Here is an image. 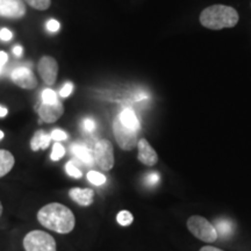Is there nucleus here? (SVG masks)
<instances>
[{
	"mask_svg": "<svg viewBox=\"0 0 251 251\" xmlns=\"http://www.w3.org/2000/svg\"><path fill=\"white\" fill-rule=\"evenodd\" d=\"M87 179H89L90 183L97 185V186H100V185L106 183V177L98 171H90L87 174Z\"/></svg>",
	"mask_w": 251,
	"mask_h": 251,
	"instance_id": "19",
	"label": "nucleus"
},
{
	"mask_svg": "<svg viewBox=\"0 0 251 251\" xmlns=\"http://www.w3.org/2000/svg\"><path fill=\"white\" fill-rule=\"evenodd\" d=\"M4 136H5V134L2 133L1 130H0V140H2V139H4Z\"/></svg>",
	"mask_w": 251,
	"mask_h": 251,
	"instance_id": "33",
	"label": "nucleus"
},
{
	"mask_svg": "<svg viewBox=\"0 0 251 251\" xmlns=\"http://www.w3.org/2000/svg\"><path fill=\"white\" fill-rule=\"evenodd\" d=\"M119 120L121 121V124L126 126V127L130 128V129H133L135 131H139L140 128H141V124L139 121V119H137L136 114H135V112L133 109L130 108H126L122 111L120 114L118 115Z\"/></svg>",
	"mask_w": 251,
	"mask_h": 251,
	"instance_id": "13",
	"label": "nucleus"
},
{
	"mask_svg": "<svg viewBox=\"0 0 251 251\" xmlns=\"http://www.w3.org/2000/svg\"><path fill=\"white\" fill-rule=\"evenodd\" d=\"M26 14L24 0H0V17L20 19Z\"/></svg>",
	"mask_w": 251,
	"mask_h": 251,
	"instance_id": "9",
	"label": "nucleus"
},
{
	"mask_svg": "<svg viewBox=\"0 0 251 251\" xmlns=\"http://www.w3.org/2000/svg\"><path fill=\"white\" fill-rule=\"evenodd\" d=\"M30 7L39 9V11H46L51 5V0H24Z\"/></svg>",
	"mask_w": 251,
	"mask_h": 251,
	"instance_id": "18",
	"label": "nucleus"
},
{
	"mask_svg": "<svg viewBox=\"0 0 251 251\" xmlns=\"http://www.w3.org/2000/svg\"><path fill=\"white\" fill-rule=\"evenodd\" d=\"M200 23L209 29H224L231 28L238 23V14L235 8L225 5L209 6L202 11Z\"/></svg>",
	"mask_w": 251,
	"mask_h": 251,
	"instance_id": "2",
	"label": "nucleus"
},
{
	"mask_svg": "<svg viewBox=\"0 0 251 251\" xmlns=\"http://www.w3.org/2000/svg\"><path fill=\"white\" fill-rule=\"evenodd\" d=\"M51 142V136L46 134L43 130H39L34 134L33 139L30 140V148L33 151H37L40 149H47Z\"/></svg>",
	"mask_w": 251,
	"mask_h": 251,
	"instance_id": "15",
	"label": "nucleus"
},
{
	"mask_svg": "<svg viewBox=\"0 0 251 251\" xmlns=\"http://www.w3.org/2000/svg\"><path fill=\"white\" fill-rule=\"evenodd\" d=\"M12 80L15 85L25 90H34L37 86V79L29 68L18 67L12 71Z\"/></svg>",
	"mask_w": 251,
	"mask_h": 251,
	"instance_id": "8",
	"label": "nucleus"
},
{
	"mask_svg": "<svg viewBox=\"0 0 251 251\" xmlns=\"http://www.w3.org/2000/svg\"><path fill=\"white\" fill-rule=\"evenodd\" d=\"M1 71H2V68H1V67H0V74H1Z\"/></svg>",
	"mask_w": 251,
	"mask_h": 251,
	"instance_id": "35",
	"label": "nucleus"
},
{
	"mask_svg": "<svg viewBox=\"0 0 251 251\" xmlns=\"http://www.w3.org/2000/svg\"><path fill=\"white\" fill-rule=\"evenodd\" d=\"M7 113H8V109L4 107V106L0 105V118H5L6 115H7Z\"/></svg>",
	"mask_w": 251,
	"mask_h": 251,
	"instance_id": "32",
	"label": "nucleus"
},
{
	"mask_svg": "<svg viewBox=\"0 0 251 251\" xmlns=\"http://www.w3.org/2000/svg\"><path fill=\"white\" fill-rule=\"evenodd\" d=\"M40 119L47 124H52L57 121L64 113V106L61 101H56L55 103H45L42 102L39 107Z\"/></svg>",
	"mask_w": 251,
	"mask_h": 251,
	"instance_id": "10",
	"label": "nucleus"
},
{
	"mask_svg": "<svg viewBox=\"0 0 251 251\" xmlns=\"http://www.w3.org/2000/svg\"><path fill=\"white\" fill-rule=\"evenodd\" d=\"M15 163L14 156L8 150L0 149V178L11 172Z\"/></svg>",
	"mask_w": 251,
	"mask_h": 251,
	"instance_id": "16",
	"label": "nucleus"
},
{
	"mask_svg": "<svg viewBox=\"0 0 251 251\" xmlns=\"http://www.w3.org/2000/svg\"><path fill=\"white\" fill-rule=\"evenodd\" d=\"M12 37H13V34L7 28H1L0 29V40L4 41V42H8V41L12 40Z\"/></svg>",
	"mask_w": 251,
	"mask_h": 251,
	"instance_id": "26",
	"label": "nucleus"
},
{
	"mask_svg": "<svg viewBox=\"0 0 251 251\" xmlns=\"http://www.w3.org/2000/svg\"><path fill=\"white\" fill-rule=\"evenodd\" d=\"M37 220L43 227L58 234H69L76 226V218L69 207L59 202L43 206L37 212Z\"/></svg>",
	"mask_w": 251,
	"mask_h": 251,
	"instance_id": "1",
	"label": "nucleus"
},
{
	"mask_svg": "<svg viewBox=\"0 0 251 251\" xmlns=\"http://www.w3.org/2000/svg\"><path fill=\"white\" fill-rule=\"evenodd\" d=\"M50 136H51V140L56 141V142H61V141L68 139L67 133L61 129H54L51 131V134H50Z\"/></svg>",
	"mask_w": 251,
	"mask_h": 251,
	"instance_id": "23",
	"label": "nucleus"
},
{
	"mask_svg": "<svg viewBox=\"0 0 251 251\" xmlns=\"http://www.w3.org/2000/svg\"><path fill=\"white\" fill-rule=\"evenodd\" d=\"M26 251H56V241L51 235L43 230H31L24 238Z\"/></svg>",
	"mask_w": 251,
	"mask_h": 251,
	"instance_id": "4",
	"label": "nucleus"
},
{
	"mask_svg": "<svg viewBox=\"0 0 251 251\" xmlns=\"http://www.w3.org/2000/svg\"><path fill=\"white\" fill-rule=\"evenodd\" d=\"M137 158L142 164L147 166H153L158 162V155L155 151V149L150 146V143L146 139H141L137 142Z\"/></svg>",
	"mask_w": 251,
	"mask_h": 251,
	"instance_id": "11",
	"label": "nucleus"
},
{
	"mask_svg": "<svg viewBox=\"0 0 251 251\" xmlns=\"http://www.w3.org/2000/svg\"><path fill=\"white\" fill-rule=\"evenodd\" d=\"M46 27H47V30L50 31V33H56V31L59 30L61 25H59L58 21L55 20V19H50L48 23H47Z\"/></svg>",
	"mask_w": 251,
	"mask_h": 251,
	"instance_id": "24",
	"label": "nucleus"
},
{
	"mask_svg": "<svg viewBox=\"0 0 251 251\" xmlns=\"http://www.w3.org/2000/svg\"><path fill=\"white\" fill-rule=\"evenodd\" d=\"M199 251H224L221 249H219V248H215V247H211V246H206V247H202L201 249Z\"/></svg>",
	"mask_w": 251,
	"mask_h": 251,
	"instance_id": "31",
	"label": "nucleus"
},
{
	"mask_svg": "<svg viewBox=\"0 0 251 251\" xmlns=\"http://www.w3.org/2000/svg\"><path fill=\"white\" fill-rule=\"evenodd\" d=\"M69 197L72 201L78 203L79 206H90L92 205L94 200V191L92 188H71L69 191Z\"/></svg>",
	"mask_w": 251,
	"mask_h": 251,
	"instance_id": "12",
	"label": "nucleus"
},
{
	"mask_svg": "<svg viewBox=\"0 0 251 251\" xmlns=\"http://www.w3.org/2000/svg\"><path fill=\"white\" fill-rule=\"evenodd\" d=\"M188 230L202 242L212 243L218 240V231L208 220L200 215L190 216L186 222Z\"/></svg>",
	"mask_w": 251,
	"mask_h": 251,
	"instance_id": "3",
	"label": "nucleus"
},
{
	"mask_svg": "<svg viewBox=\"0 0 251 251\" xmlns=\"http://www.w3.org/2000/svg\"><path fill=\"white\" fill-rule=\"evenodd\" d=\"M93 158L96 164L103 171L112 170L114 166V149L108 140H99L93 149Z\"/></svg>",
	"mask_w": 251,
	"mask_h": 251,
	"instance_id": "5",
	"label": "nucleus"
},
{
	"mask_svg": "<svg viewBox=\"0 0 251 251\" xmlns=\"http://www.w3.org/2000/svg\"><path fill=\"white\" fill-rule=\"evenodd\" d=\"M158 179H159V176L157 175V174H151V175H149V179H148L149 184H151V185L156 184L157 181H158Z\"/></svg>",
	"mask_w": 251,
	"mask_h": 251,
	"instance_id": "30",
	"label": "nucleus"
},
{
	"mask_svg": "<svg viewBox=\"0 0 251 251\" xmlns=\"http://www.w3.org/2000/svg\"><path fill=\"white\" fill-rule=\"evenodd\" d=\"M1 214H2V205L1 202H0V216H1Z\"/></svg>",
	"mask_w": 251,
	"mask_h": 251,
	"instance_id": "34",
	"label": "nucleus"
},
{
	"mask_svg": "<svg viewBox=\"0 0 251 251\" xmlns=\"http://www.w3.org/2000/svg\"><path fill=\"white\" fill-rule=\"evenodd\" d=\"M65 153V149L64 147L62 146L59 142H56L54 144V147H52V150H51V155H50V158H51V161H59V159L62 158L63 156H64Z\"/></svg>",
	"mask_w": 251,
	"mask_h": 251,
	"instance_id": "20",
	"label": "nucleus"
},
{
	"mask_svg": "<svg viewBox=\"0 0 251 251\" xmlns=\"http://www.w3.org/2000/svg\"><path fill=\"white\" fill-rule=\"evenodd\" d=\"M42 100L45 103H55L57 101V96L52 90L46 89L42 92Z\"/></svg>",
	"mask_w": 251,
	"mask_h": 251,
	"instance_id": "22",
	"label": "nucleus"
},
{
	"mask_svg": "<svg viewBox=\"0 0 251 251\" xmlns=\"http://www.w3.org/2000/svg\"><path fill=\"white\" fill-rule=\"evenodd\" d=\"M72 153L79 159L80 162H83L86 165H92L93 164V153L91 150L87 148L85 144L80 143H75L71 147Z\"/></svg>",
	"mask_w": 251,
	"mask_h": 251,
	"instance_id": "14",
	"label": "nucleus"
},
{
	"mask_svg": "<svg viewBox=\"0 0 251 251\" xmlns=\"http://www.w3.org/2000/svg\"><path fill=\"white\" fill-rule=\"evenodd\" d=\"M113 133H114L117 143L122 150L129 151V150H133L135 147H137V142H139L137 131L122 125L118 117L113 121Z\"/></svg>",
	"mask_w": 251,
	"mask_h": 251,
	"instance_id": "6",
	"label": "nucleus"
},
{
	"mask_svg": "<svg viewBox=\"0 0 251 251\" xmlns=\"http://www.w3.org/2000/svg\"><path fill=\"white\" fill-rule=\"evenodd\" d=\"M23 52H24V49L21 46H15L13 48V54L17 56V57H21V56H23Z\"/></svg>",
	"mask_w": 251,
	"mask_h": 251,
	"instance_id": "29",
	"label": "nucleus"
},
{
	"mask_svg": "<svg viewBox=\"0 0 251 251\" xmlns=\"http://www.w3.org/2000/svg\"><path fill=\"white\" fill-rule=\"evenodd\" d=\"M65 171H67V174L70 176V177L77 178V179L80 178L81 175H83L79 169L74 164V162H68L67 164H65Z\"/></svg>",
	"mask_w": 251,
	"mask_h": 251,
	"instance_id": "21",
	"label": "nucleus"
},
{
	"mask_svg": "<svg viewBox=\"0 0 251 251\" xmlns=\"http://www.w3.org/2000/svg\"><path fill=\"white\" fill-rule=\"evenodd\" d=\"M72 91H74V84H72V83H67L61 89L59 96L63 97V98H67V97H69L72 93Z\"/></svg>",
	"mask_w": 251,
	"mask_h": 251,
	"instance_id": "25",
	"label": "nucleus"
},
{
	"mask_svg": "<svg viewBox=\"0 0 251 251\" xmlns=\"http://www.w3.org/2000/svg\"><path fill=\"white\" fill-rule=\"evenodd\" d=\"M83 126L84 129H85L87 133H92V131L96 129V122H94L92 119H85Z\"/></svg>",
	"mask_w": 251,
	"mask_h": 251,
	"instance_id": "27",
	"label": "nucleus"
},
{
	"mask_svg": "<svg viewBox=\"0 0 251 251\" xmlns=\"http://www.w3.org/2000/svg\"><path fill=\"white\" fill-rule=\"evenodd\" d=\"M8 61V55L5 51H0V67H4V65Z\"/></svg>",
	"mask_w": 251,
	"mask_h": 251,
	"instance_id": "28",
	"label": "nucleus"
},
{
	"mask_svg": "<svg viewBox=\"0 0 251 251\" xmlns=\"http://www.w3.org/2000/svg\"><path fill=\"white\" fill-rule=\"evenodd\" d=\"M37 71L47 85H54L57 80L58 63L51 56H43L37 63Z\"/></svg>",
	"mask_w": 251,
	"mask_h": 251,
	"instance_id": "7",
	"label": "nucleus"
},
{
	"mask_svg": "<svg viewBox=\"0 0 251 251\" xmlns=\"http://www.w3.org/2000/svg\"><path fill=\"white\" fill-rule=\"evenodd\" d=\"M117 221L119 225L122 226V227H127V226H130L133 224L134 216L129 211H121L118 213Z\"/></svg>",
	"mask_w": 251,
	"mask_h": 251,
	"instance_id": "17",
	"label": "nucleus"
}]
</instances>
